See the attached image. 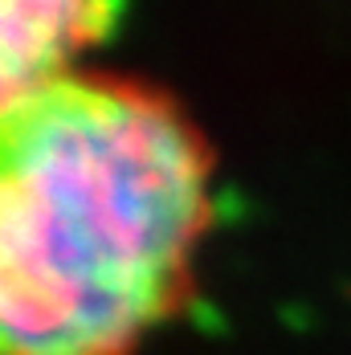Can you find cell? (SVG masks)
I'll return each mask as SVG.
<instances>
[{
    "label": "cell",
    "mask_w": 351,
    "mask_h": 355,
    "mask_svg": "<svg viewBox=\"0 0 351 355\" xmlns=\"http://www.w3.org/2000/svg\"><path fill=\"white\" fill-rule=\"evenodd\" d=\"M209 209L151 98L62 82L0 119V355H114L172 302Z\"/></svg>",
    "instance_id": "obj_1"
},
{
    "label": "cell",
    "mask_w": 351,
    "mask_h": 355,
    "mask_svg": "<svg viewBox=\"0 0 351 355\" xmlns=\"http://www.w3.org/2000/svg\"><path fill=\"white\" fill-rule=\"evenodd\" d=\"M103 21V0H0V119L62 86Z\"/></svg>",
    "instance_id": "obj_2"
}]
</instances>
